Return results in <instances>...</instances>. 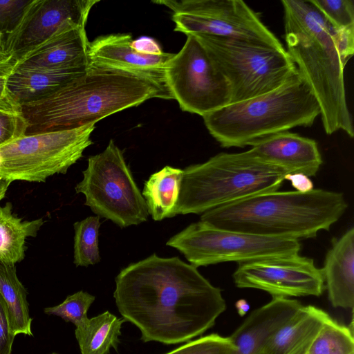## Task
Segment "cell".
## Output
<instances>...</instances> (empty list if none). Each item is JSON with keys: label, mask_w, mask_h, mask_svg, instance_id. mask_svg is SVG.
Returning a JSON list of instances; mask_svg holds the SVG:
<instances>
[{"label": "cell", "mask_w": 354, "mask_h": 354, "mask_svg": "<svg viewBox=\"0 0 354 354\" xmlns=\"http://www.w3.org/2000/svg\"><path fill=\"white\" fill-rule=\"evenodd\" d=\"M183 169L169 165L152 174L145 181L142 194L149 214L154 221L171 218L178 200Z\"/></svg>", "instance_id": "7402d4cb"}, {"label": "cell", "mask_w": 354, "mask_h": 354, "mask_svg": "<svg viewBox=\"0 0 354 354\" xmlns=\"http://www.w3.org/2000/svg\"><path fill=\"white\" fill-rule=\"evenodd\" d=\"M95 299V296L80 290L68 296L57 306L45 308L44 312L49 315L59 317L66 322L73 323L75 327H80L88 320L87 312Z\"/></svg>", "instance_id": "f1b7e54d"}, {"label": "cell", "mask_w": 354, "mask_h": 354, "mask_svg": "<svg viewBox=\"0 0 354 354\" xmlns=\"http://www.w3.org/2000/svg\"><path fill=\"white\" fill-rule=\"evenodd\" d=\"M167 86L180 109L204 115L231 102V89L208 51L195 35H187L165 69Z\"/></svg>", "instance_id": "7c38bea8"}, {"label": "cell", "mask_w": 354, "mask_h": 354, "mask_svg": "<svg viewBox=\"0 0 354 354\" xmlns=\"http://www.w3.org/2000/svg\"><path fill=\"white\" fill-rule=\"evenodd\" d=\"M330 318L322 309L301 306L267 342L262 354H306L316 335Z\"/></svg>", "instance_id": "44dd1931"}, {"label": "cell", "mask_w": 354, "mask_h": 354, "mask_svg": "<svg viewBox=\"0 0 354 354\" xmlns=\"http://www.w3.org/2000/svg\"><path fill=\"white\" fill-rule=\"evenodd\" d=\"M249 145L256 156L286 174L315 176L323 162L315 140L288 131L257 139Z\"/></svg>", "instance_id": "e0dca14e"}, {"label": "cell", "mask_w": 354, "mask_h": 354, "mask_svg": "<svg viewBox=\"0 0 354 354\" xmlns=\"http://www.w3.org/2000/svg\"><path fill=\"white\" fill-rule=\"evenodd\" d=\"M6 35L0 28V66L12 62L6 53Z\"/></svg>", "instance_id": "8d00e7d4"}, {"label": "cell", "mask_w": 354, "mask_h": 354, "mask_svg": "<svg viewBox=\"0 0 354 354\" xmlns=\"http://www.w3.org/2000/svg\"><path fill=\"white\" fill-rule=\"evenodd\" d=\"M306 354H354L353 322L346 327L330 317L316 335Z\"/></svg>", "instance_id": "4316f807"}, {"label": "cell", "mask_w": 354, "mask_h": 354, "mask_svg": "<svg viewBox=\"0 0 354 354\" xmlns=\"http://www.w3.org/2000/svg\"><path fill=\"white\" fill-rule=\"evenodd\" d=\"M320 115L311 87L299 71L276 89L229 104L203 116L224 148L244 147L261 138L297 127H310Z\"/></svg>", "instance_id": "5b68a950"}, {"label": "cell", "mask_w": 354, "mask_h": 354, "mask_svg": "<svg viewBox=\"0 0 354 354\" xmlns=\"http://www.w3.org/2000/svg\"><path fill=\"white\" fill-rule=\"evenodd\" d=\"M95 124L73 129L24 135L0 146V177L10 181L45 182L67 172L93 144Z\"/></svg>", "instance_id": "9c48e42d"}, {"label": "cell", "mask_w": 354, "mask_h": 354, "mask_svg": "<svg viewBox=\"0 0 354 354\" xmlns=\"http://www.w3.org/2000/svg\"><path fill=\"white\" fill-rule=\"evenodd\" d=\"M12 65V63H8L0 66V108L17 107L8 100L6 91L7 76Z\"/></svg>", "instance_id": "d590c367"}, {"label": "cell", "mask_w": 354, "mask_h": 354, "mask_svg": "<svg viewBox=\"0 0 354 354\" xmlns=\"http://www.w3.org/2000/svg\"><path fill=\"white\" fill-rule=\"evenodd\" d=\"M235 306L239 315L241 316L245 315L250 309V305L245 299L238 300Z\"/></svg>", "instance_id": "74e56055"}, {"label": "cell", "mask_w": 354, "mask_h": 354, "mask_svg": "<svg viewBox=\"0 0 354 354\" xmlns=\"http://www.w3.org/2000/svg\"><path fill=\"white\" fill-rule=\"evenodd\" d=\"M86 26L72 19L64 22L47 39L13 61V66L65 68L89 65Z\"/></svg>", "instance_id": "2e32d148"}, {"label": "cell", "mask_w": 354, "mask_h": 354, "mask_svg": "<svg viewBox=\"0 0 354 354\" xmlns=\"http://www.w3.org/2000/svg\"><path fill=\"white\" fill-rule=\"evenodd\" d=\"M295 299L272 297L253 310L230 336L234 345L230 354H262L270 337L301 306Z\"/></svg>", "instance_id": "ac0fdd59"}, {"label": "cell", "mask_w": 354, "mask_h": 354, "mask_svg": "<svg viewBox=\"0 0 354 354\" xmlns=\"http://www.w3.org/2000/svg\"><path fill=\"white\" fill-rule=\"evenodd\" d=\"M172 12L174 30L185 35L201 34L248 40L277 48L284 47L241 0H160Z\"/></svg>", "instance_id": "8fae6325"}, {"label": "cell", "mask_w": 354, "mask_h": 354, "mask_svg": "<svg viewBox=\"0 0 354 354\" xmlns=\"http://www.w3.org/2000/svg\"><path fill=\"white\" fill-rule=\"evenodd\" d=\"M12 181L0 177V201L5 197L6 192Z\"/></svg>", "instance_id": "f35d334b"}, {"label": "cell", "mask_w": 354, "mask_h": 354, "mask_svg": "<svg viewBox=\"0 0 354 354\" xmlns=\"http://www.w3.org/2000/svg\"><path fill=\"white\" fill-rule=\"evenodd\" d=\"M26 124L17 106L0 108V146L25 135Z\"/></svg>", "instance_id": "4dcf8cb0"}, {"label": "cell", "mask_w": 354, "mask_h": 354, "mask_svg": "<svg viewBox=\"0 0 354 354\" xmlns=\"http://www.w3.org/2000/svg\"><path fill=\"white\" fill-rule=\"evenodd\" d=\"M50 354H58V353H50Z\"/></svg>", "instance_id": "60d3db41"}, {"label": "cell", "mask_w": 354, "mask_h": 354, "mask_svg": "<svg viewBox=\"0 0 354 354\" xmlns=\"http://www.w3.org/2000/svg\"><path fill=\"white\" fill-rule=\"evenodd\" d=\"M287 174L250 149L220 153L183 169L178 200L172 212L203 214L254 195L278 190Z\"/></svg>", "instance_id": "8992f818"}, {"label": "cell", "mask_w": 354, "mask_h": 354, "mask_svg": "<svg viewBox=\"0 0 354 354\" xmlns=\"http://www.w3.org/2000/svg\"><path fill=\"white\" fill-rule=\"evenodd\" d=\"M233 279L239 288L259 289L272 297L319 296L325 288L321 269L299 254L239 263Z\"/></svg>", "instance_id": "4fadbf2b"}, {"label": "cell", "mask_w": 354, "mask_h": 354, "mask_svg": "<svg viewBox=\"0 0 354 354\" xmlns=\"http://www.w3.org/2000/svg\"><path fill=\"white\" fill-rule=\"evenodd\" d=\"M31 0H0V28L8 36L15 29Z\"/></svg>", "instance_id": "1f68e13d"}, {"label": "cell", "mask_w": 354, "mask_h": 354, "mask_svg": "<svg viewBox=\"0 0 354 354\" xmlns=\"http://www.w3.org/2000/svg\"><path fill=\"white\" fill-rule=\"evenodd\" d=\"M98 0H31L6 41V53L15 59L37 46L62 24L72 19L86 26L88 14Z\"/></svg>", "instance_id": "5bb4252c"}, {"label": "cell", "mask_w": 354, "mask_h": 354, "mask_svg": "<svg viewBox=\"0 0 354 354\" xmlns=\"http://www.w3.org/2000/svg\"><path fill=\"white\" fill-rule=\"evenodd\" d=\"M193 35L228 82L230 104L273 91L298 71L285 48L234 38Z\"/></svg>", "instance_id": "52a82bcc"}, {"label": "cell", "mask_w": 354, "mask_h": 354, "mask_svg": "<svg viewBox=\"0 0 354 354\" xmlns=\"http://www.w3.org/2000/svg\"><path fill=\"white\" fill-rule=\"evenodd\" d=\"M83 179L75 187L84 204L100 217L124 228L147 221L145 200L127 165L123 151L111 140L101 153L88 158Z\"/></svg>", "instance_id": "ba28073f"}, {"label": "cell", "mask_w": 354, "mask_h": 354, "mask_svg": "<svg viewBox=\"0 0 354 354\" xmlns=\"http://www.w3.org/2000/svg\"><path fill=\"white\" fill-rule=\"evenodd\" d=\"M44 223L43 218L22 221L13 214L10 202L0 205V262L15 265L21 261L26 239L35 236Z\"/></svg>", "instance_id": "603a6c76"}, {"label": "cell", "mask_w": 354, "mask_h": 354, "mask_svg": "<svg viewBox=\"0 0 354 354\" xmlns=\"http://www.w3.org/2000/svg\"><path fill=\"white\" fill-rule=\"evenodd\" d=\"M154 97L174 99L151 80L122 70L91 65L57 91L19 104L25 135L76 129Z\"/></svg>", "instance_id": "7a4b0ae2"}, {"label": "cell", "mask_w": 354, "mask_h": 354, "mask_svg": "<svg viewBox=\"0 0 354 354\" xmlns=\"http://www.w3.org/2000/svg\"><path fill=\"white\" fill-rule=\"evenodd\" d=\"M347 207L340 192L321 189L306 193L276 190L205 212L201 221L222 229L299 240L329 230Z\"/></svg>", "instance_id": "277c9868"}, {"label": "cell", "mask_w": 354, "mask_h": 354, "mask_svg": "<svg viewBox=\"0 0 354 354\" xmlns=\"http://www.w3.org/2000/svg\"><path fill=\"white\" fill-rule=\"evenodd\" d=\"M99 216H88L73 225V263L76 266L87 267L100 262L98 247Z\"/></svg>", "instance_id": "83f0119b"}, {"label": "cell", "mask_w": 354, "mask_h": 354, "mask_svg": "<svg viewBox=\"0 0 354 354\" xmlns=\"http://www.w3.org/2000/svg\"><path fill=\"white\" fill-rule=\"evenodd\" d=\"M284 180L290 181L291 185L299 192L306 193L314 189L310 177L304 174H287L284 176Z\"/></svg>", "instance_id": "e575fe53"}, {"label": "cell", "mask_w": 354, "mask_h": 354, "mask_svg": "<svg viewBox=\"0 0 354 354\" xmlns=\"http://www.w3.org/2000/svg\"><path fill=\"white\" fill-rule=\"evenodd\" d=\"M89 66L26 68L12 65L6 80L8 98L15 106L41 98L84 73Z\"/></svg>", "instance_id": "ffe728a7"}, {"label": "cell", "mask_w": 354, "mask_h": 354, "mask_svg": "<svg viewBox=\"0 0 354 354\" xmlns=\"http://www.w3.org/2000/svg\"><path fill=\"white\" fill-rule=\"evenodd\" d=\"M113 297L144 342H186L212 327L226 305L221 290L178 257L156 253L120 270Z\"/></svg>", "instance_id": "6da1fadb"}, {"label": "cell", "mask_w": 354, "mask_h": 354, "mask_svg": "<svg viewBox=\"0 0 354 354\" xmlns=\"http://www.w3.org/2000/svg\"><path fill=\"white\" fill-rule=\"evenodd\" d=\"M15 337L10 332L6 304L0 295V354H11Z\"/></svg>", "instance_id": "d6a6232c"}, {"label": "cell", "mask_w": 354, "mask_h": 354, "mask_svg": "<svg viewBox=\"0 0 354 354\" xmlns=\"http://www.w3.org/2000/svg\"><path fill=\"white\" fill-rule=\"evenodd\" d=\"M131 46L138 52L147 55H159L163 53L158 44L149 37H141L133 40Z\"/></svg>", "instance_id": "836d02e7"}, {"label": "cell", "mask_w": 354, "mask_h": 354, "mask_svg": "<svg viewBox=\"0 0 354 354\" xmlns=\"http://www.w3.org/2000/svg\"><path fill=\"white\" fill-rule=\"evenodd\" d=\"M1 156H0V168H1Z\"/></svg>", "instance_id": "ab89813d"}, {"label": "cell", "mask_w": 354, "mask_h": 354, "mask_svg": "<svg viewBox=\"0 0 354 354\" xmlns=\"http://www.w3.org/2000/svg\"><path fill=\"white\" fill-rule=\"evenodd\" d=\"M233 349L230 337L214 333L188 342L165 354H230Z\"/></svg>", "instance_id": "f546056e"}, {"label": "cell", "mask_w": 354, "mask_h": 354, "mask_svg": "<svg viewBox=\"0 0 354 354\" xmlns=\"http://www.w3.org/2000/svg\"><path fill=\"white\" fill-rule=\"evenodd\" d=\"M337 33L344 59L354 53L353 0H309Z\"/></svg>", "instance_id": "484cf974"}, {"label": "cell", "mask_w": 354, "mask_h": 354, "mask_svg": "<svg viewBox=\"0 0 354 354\" xmlns=\"http://www.w3.org/2000/svg\"><path fill=\"white\" fill-rule=\"evenodd\" d=\"M166 245L178 250L196 268L291 256L301 249L297 239L222 229L201 221L171 236Z\"/></svg>", "instance_id": "30bf717a"}, {"label": "cell", "mask_w": 354, "mask_h": 354, "mask_svg": "<svg viewBox=\"0 0 354 354\" xmlns=\"http://www.w3.org/2000/svg\"><path fill=\"white\" fill-rule=\"evenodd\" d=\"M132 41L129 34L97 37L90 43V64L142 75L169 91L166 84L165 69L174 54L165 52L159 55L143 54L131 46Z\"/></svg>", "instance_id": "9a60e30c"}, {"label": "cell", "mask_w": 354, "mask_h": 354, "mask_svg": "<svg viewBox=\"0 0 354 354\" xmlns=\"http://www.w3.org/2000/svg\"><path fill=\"white\" fill-rule=\"evenodd\" d=\"M124 322L105 311L76 327L75 335L81 354H108L111 347L117 349Z\"/></svg>", "instance_id": "d4e9b609"}, {"label": "cell", "mask_w": 354, "mask_h": 354, "mask_svg": "<svg viewBox=\"0 0 354 354\" xmlns=\"http://www.w3.org/2000/svg\"><path fill=\"white\" fill-rule=\"evenodd\" d=\"M329 300L335 308L354 306V227L332 240L321 269Z\"/></svg>", "instance_id": "d6986e66"}, {"label": "cell", "mask_w": 354, "mask_h": 354, "mask_svg": "<svg viewBox=\"0 0 354 354\" xmlns=\"http://www.w3.org/2000/svg\"><path fill=\"white\" fill-rule=\"evenodd\" d=\"M0 295L7 308L12 335L32 336L28 292L17 277L15 265L0 262Z\"/></svg>", "instance_id": "cb8c5ba5"}, {"label": "cell", "mask_w": 354, "mask_h": 354, "mask_svg": "<svg viewBox=\"0 0 354 354\" xmlns=\"http://www.w3.org/2000/svg\"><path fill=\"white\" fill-rule=\"evenodd\" d=\"M286 51L317 98L325 132L354 136L337 33L310 1L282 0Z\"/></svg>", "instance_id": "3957f363"}]
</instances>
